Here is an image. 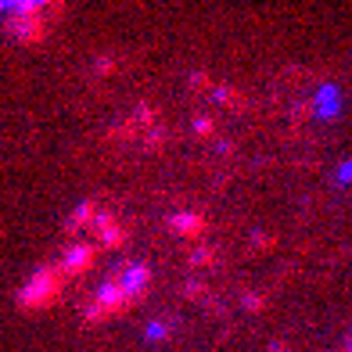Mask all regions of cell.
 Returning <instances> with one entry per match:
<instances>
[{
	"label": "cell",
	"instance_id": "1",
	"mask_svg": "<svg viewBox=\"0 0 352 352\" xmlns=\"http://www.w3.org/2000/svg\"><path fill=\"white\" fill-rule=\"evenodd\" d=\"M54 274H61L58 266H43V270H36V274H33V277H29V280L19 287V295H14V302H19V309L33 313V309L51 306L54 295H58V277H54Z\"/></svg>",
	"mask_w": 352,
	"mask_h": 352
},
{
	"label": "cell",
	"instance_id": "2",
	"mask_svg": "<svg viewBox=\"0 0 352 352\" xmlns=\"http://www.w3.org/2000/svg\"><path fill=\"white\" fill-rule=\"evenodd\" d=\"M116 284H119L122 292H126V298H130V302H137L144 292H148V284H151V270L144 266V263H126V266L119 270Z\"/></svg>",
	"mask_w": 352,
	"mask_h": 352
},
{
	"label": "cell",
	"instance_id": "3",
	"mask_svg": "<svg viewBox=\"0 0 352 352\" xmlns=\"http://www.w3.org/2000/svg\"><path fill=\"white\" fill-rule=\"evenodd\" d=\"M94 306H98L104 316H111V313H119V309L130 306V298H126V292H122L116 280H104L98 292H94Z\"/></svg>",
	"mask_w": 352,
	"mask_h": 352
},
{
	"label": "cell",
	"instance_id": "4",
	"mask_svg": "<svg viewBox=\"0 0 352 352\" xmlns=\"http://www.w3.org/2000/svg\"><path fill=\"white\" fill-rule=\"evenodd\" d=\"M8 33H14V40L33 43L43 36V14H14L8 19Z\"/></svg>",
	"mask_w": 352,
	"mask_h": 352
},
{
	"label": "cell",
	"instance_id": "5",
	"mask_svg": "<svg viewBox=\"0 0 352 352\" xmlns=\"http://www.w3.org/2000/svg\"><path fill=\"white\" fill-rule=\"evenodd\" d=\"M90 263H94V245H72L65 255H61L58 270L61 274H83Z\"/></svg>",
	"mask_w": 352,
	"mask_h": 352
},
{
	"label": "cell",
	"instance_id": "6",
	"mask_svg": "<svg viewBox=\"0 0 352 352\" xmlns=\"http://www.w3.org/2000/svg\"><path fill=\"white\" fill-rule=\"evenodd\" d=\"M94 230H98V245H101V248H119V245L126 241V230L116 227L111 212H101L98 223H94Z\"/></svg>",
	"mask_w": 352,
	"mask_h": 352
},
{
	"label": "cell",
	"instance_id": "7",
	"mask_svg": "<svg viewBox=\"0 0 352 352\" xmlns=\"http://www.w3.org/2000/svg\"><path fill=\"white\" fill-rule=\"evenodd\" d=\"M201 227H205V219H201L198 212H173V216H169V230H173L176 237H198Z\"/></svg>",
	"mask_w": 352,
	"mask_h": 352
},
{
	"label": "cell",
	"instance_id": "8",
	"mask_svg": "<svg viewBox=\"0 0 352 352\" xmlns=\"http://www.w3.org/2000/svg\"><path fill=\"white\" fill-rule=\"evenodd\" d=\"M98 216H101L98 201H94V198H87V201H79L76 209H72V216H69V223H65V227H69V230H83L87 223H98Z\"/></svg>",
	"mask_w": 352,
	"mask_h": 352
},
{
	"label": "cell",
	"instance_id": "9",
	"mask_svg": "<svg viewBox=\"0 0 352 352\" xmlns=\"http://www.w3.org/2000/svg\"><path fill=\"white\" fill-rule=\"evenodd\" d=\"M209 98H212L216 104H223V108H241V98H237V90L227 87V83H216V87L209 90Z\"/></svg>",
	"mask_w": 352,
	"mask_h": 352
},
{
	"label": "cell",
	"instance_id": "10",
	"mask_svg": "<svg viewBox=\"0 0 352 352\" xmlns=\"http://www.w3.org/2000/svg\"><path fill=\"white\" fill-rule=\"evenodd\" d=\"M190 130H195V137L209 140V137L216 133V122H212L209 116H195V119H190Z\"/></svg>",
	"mask_w": 352,
	"mask_h": 352
},
{
	"label": "cell",
	"instance_id": "11",
	"mask_svg": "<svg viewBox=\"0 0 352 352\" xmlns=\"http://www.w3.org/2000/svg\"><path fill=\"white\" fill-rule=\"evenodd\" d=\"M195 270H201V266H209V263H216V252L212 248H195L190 252V259H187Z\"/></svg>",
	"mask_w": 352,
	"mask_h": 352
},
{
	"label": "cell",
	"instance_id": "12",
	"mask_svg": "<svg viewBox=\"0 0 352 352\" xmlns=\"http://www.w3.org/2000/svg\"><path fill=\"white\" fill-rule=\"evenodd\" d=\"M166 331H169L166 320H151V324L144 327V338H148V342H162V338H166Z\"/></svg>",
	"mask_w": 352,
	"mask_h": 352
},
{
	"label": "cell",
	"instance_id": "13",
	"mask_svg": "<svg viewBox=\"0 0 352 352\" xmlns=\"http://www.w3.org/2000/svg\"><path fill=\"white\" fill-rule=\"evenodd\" d=\"M166 144V130H162V122L155 126V130H148V137H144V151H155V148H162Z\"/></svg>",
	"mask_w": 352,
	"mask_h": 352
},
{
	"label": "cell",
	"instance_id": "14",
	"mask_svg": "<svg viewBox=\"0 0 352 352\" xmlns=\"http://www.w3.org/2000/svg\"><path fill=\"white\" fill-rule=\"evenodd\" d=\"M180 295H184V298H205V280H198V277H190V280H184V287H180Z\"/></svg>",
	"mask_w": 352,
	"mask_h": 352
},
{
	"label": "cell",
	"instance_id": "15",
	"mask_svg": "<svg viewBox=\"0 0 352 352\" xmlns=\"http://www.w3.org/2000/svg\"><path fill=\"white\" fill-rule=\"evenodd\" d=\"M241 306H245L248 313H259V309L266 306V302H263V295H259V292H248V295H241Z\"/></svg>",
	"mask_w": 352,
	"mask_h": 352
},
{
	"label": "cell",
	"instance_id": "16",
	"mask_svg": "<svg viewBox=\"0 0 352 352\" xmlns=\"http://www.w3.org/2000/svg\"><path fill=\"white\" fill-rule=\"evenodd\" d=\"M270 245H274V237H270L266 230H255V234H252V248H259V252H266Z\"/></svg>",
	"mask_w": 352,
	"mask_h": 352
},
{
	"label": "cell",
	"instance_id": "17",
	"mask_svg": "<svg viewBox=\"0 0 352 352\" xmlns=\"http://www.w3.org/2000/svg\"><path fill=\"white\" fill-rule=\"evenodd\" d=\"M111 69H116V61H111V58H94V72H98V76H108Z\"/></svg>",
	"mask_w": 352,
	"mask_h": 352
},
{
	"label": "cell",
	"instance_id": "18",
	"mask_svg": "<svg viewBox=\"0 0 352 352\" xmlns=\"http://www.w3.org/2000/svg\"><path fill=\"white\" fill-rule=\"evenodd\" d=\"M205 83H209V76H205V72H190V87H205Z\"/></svg>",
	"mask_w": 352,
	"mask_h": 352
},
{
	"label": "cell",
	"instance_id": "19",
	"mask_svg": "<svg viewBox=\"0 0 352 352\" xmlns=\"http://www.w3.org/2000/svg\"><path fill=\"white\" fill-rule=\"evenodd\" d=\"M216 151H219V155H230L234 144H230V140H216Z\"/></svg>",
	"mask_w": 352,
	"mask_h": 352
},
{
	"label": "cell",
	"instance_id": "20",
	"mask_svg": "<svg viewBox=\"0 0 352 352\" xmlns=\"http://www.w3.org/2000/svg\"><path fill=\"white\" fill-rule=\"evenodd\" d=\"M266 352H287V345H284V342H274V345H270Z\"/></svg>",
	"mask_w": 352,
	"mask_h": 352
}]
</instances>
